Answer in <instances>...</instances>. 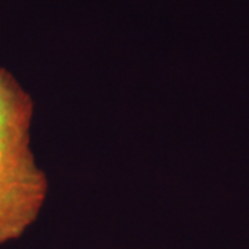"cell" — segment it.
<instances>
[{
    "label": "cell",
    "instance_id": "1",
    "mask_svg": "<svg viewBox=\"0 0 249 249\" xmlns=\"http://www.w3.org/2000/svg\"><path fill=\"white\" fill-rule=\"evenodd\" d=\"M34 100L0 67V245L18 240L36 222L49 178L31 151Z\"/></svg>",
    "mask_w": 249,
    "mask_h": 249
}]
</instances>
